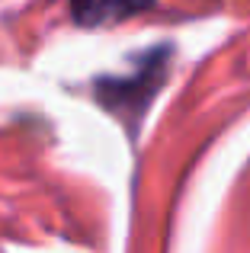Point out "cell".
I'll use <instances>...</instances> for the list:
<instances>
[{"label":"cell","instance_id":"1","mask_svg":"<svg viewBox=\"0 0 250 253\" xmlns=\"http://www.w3.org/2000/svg\"><path fill=\"white\" fill-rule=\"evenodd\" d=\"M154 0H71V16L81 26H109L122 23V19L135 16V13L148 10Z\"/></svg>","mask_w":250,"mask_h":253}]
</instances>
